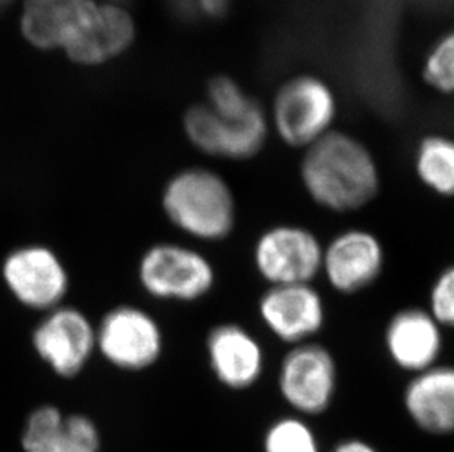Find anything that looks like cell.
<instances>
[{
    "label": "cell",
    "mask_w": 454,
    "mask_h": 452,
    "mask_svg": "<svg viewBox=\"0 0 454 452\" xmlns=\"http://www.w3.org/2000/svg\"><path fill=\"white\" fill-rule=\"evenodd\" d=\"M387 357L399 370L418 375L442 362L446 329L428 308L406 306L391 315L382 333Z\"/></svg>",
    "instance_id": "12"
},
{
    "label": "cell",
    "mask_w": 454,
    "mask_h": 452,
    "mask_svg": "<svg viewBox=\"0 0 454 452\" xmlns=\"http://www.w3.org/2000/svg\"><path fill=\"white\" fill-rule=\"evenodd\" d=\"M334 116V97L317 78L293 80L275 100V127L284 143L292 147L308 149L326 136Z\"/></svg>",
    "instance_id": "11"
},
{
    "label": "cell",
    "mask_w": 454,
    "mask_h": 452,
    "mask_svg": "<svg viewBox=\"0 0 454 452\" xmlns=\"http://www.w3.org/2000/svg\"><path fill=\"white\" fill-rule=\"evenodd\" d=\"M96 350L116 369L146 370L162 355V329L146 310L118 306L96 326Z\"/></svg>",
    "instance_id": "7"
},
{
    "label": "cell",
    "mask_w": 454,
    "mask_h": 452,
    "mask_svg": "<svg viewBox=\"0 0 454 452\" xmlns=\"http://www.w3.org/2000/svg\"><path fill=\"white\" fill-rule=\"evenodd\" d=\"M184 127L190 141L203 153L231 160L254 158L268 136L262 109L245 118H230L209 106H196L187 112Z\"/></svg>",
    "instance_id": "13"
},
{
    "label": "cell",
    "mask_w": 454,
    "mask_h": 452,
    "mask_svg": "<svg viewBox=\"0 0 454 452\" xmlns=\"http://www.w3.org/2000/svg\"><path fill=\"white\" fill-rule=\"evenodd\" d=\"M263 452H321L317 433L301 416L279 417L266 427Z\"/></svg>",
    "instance_id": "19"
},
{
    "label": "cell",
    "mask_w": 454,
    "mask_h": 452,
    "mask_svg": "<svg viewBox=\"0 0 454 452\" xmlns=\"http://www.w3.org/2000/svg\"><path fill=\"white\" fill-rule=\"evenodd\" d=\"M429 313L446 331H454V261L438 270L428 291Z\"/></svg>",
    "instance_id": "23"
},
{
    "label": "cell",
    "mask_w": 454,
    "mask_h": 452,
    "mask_svg": "<svg viewBox=\"0 0 454 452\" xmlns=\"http://www.w3.org/2000/svg\"><path fill=\"white\" fill-rule=\"evenodd\" d=\"M91 6L89 0H28L22 30L35 46H67Z\"/></svg>",
    "instance_id": "17"
},
{
    "label": "cell",
    "mask_w": 454,
    "mask_h": 452,
    "mask_svg": "<svg viewBox=\"0 0 454 452\" xmlns=\"http://www.w3.org/2000/svg\"><path fill=\"white\" fill-rule=\"evenodd\" d=\"M415 174L434 196L454 201V140L446 136H425L415 152Z\"/></svg>",
    "instance_id": "18"
},
{
    "label": "cell",
    "mask_w": 454,
    "mask_h": 452,
    "mask_svg": "<svg viewBox=\"0 0 454 452\" xmlns=\"http://www.w3.org/2000/svg\"><path fill=\"white\" fill-rule=\"evenodd\" d=\"M324 243L301 223H275L252 248L253 268L268 286L313 284L321 275Z\"/></svg>",
    "instance_id": "5"
},
{
    "label": "cell",
    "mask_w": 454,
    "mask_h": 452,
    "mask_svg": "<svg viewBox=\"0 0 454 452\" xmlns=\"http://www.w3.org/2000/svg\"><path fill=\"white\" fill-rule=\"evenodd\" d=\"M425 78L438 90L454 91V33L434 47L425 65Z\"/></svg>",
    "instance_id": "24"
},
{
    "label": "cell",
    "mask_w": 454,
    "mask_h": 452,
    "mask_svg": "<svg viewBox=\"0 0 454 452\" xmlns=\"http://www.w3.org/2000/svg\"><path fill=\"white\" fill-rule=\"evenodd\" d=\"M257 315L275 339L290 347L315 341L328 322L325 299L313 284L268 286Z\"/></svg>",
    "instance_id": "9"
},
{
    "label": "cell",
    "mask_w": 454,
    "mask_h": 452,
    "mask_svg": "<svg viewBox=\"0 0 454 452\" xmlns=\"http://www.w3.org/2000/svg\"><path fill=\"white\" fill-rule=\"evenodd\" d=\"M99 432L90 418L82 414L65 417L64 426L51 452H98Z\"/></svg>",
    "instance_id": "22"
},
{
    "label": "cell",
    "mask_w": 454,
    "mask_h": 452,
    "mask_svg": "<svg viewBox=\"0 0 454 452\" xmlns=\"http://www.w3.org/2000/svg\"><path fill=\"white\" fill-rule=\"evenodd\" d=\"M114 2H127V0H114Z\"/></svg>",
    "instance_id": "28"
},
{
    "label": "cell",
    "mask_w": 454,
    "mask_h": 452,
    "mask_svg": "<svg viewBox=\"0 0 454 452\" xmlns=\"http://www.w3.org/2000/svg\"><path fill=\"white\" fill-rule=\"evenodd\" d=\"M2 279L24 308L48 313L64 304L69 275L58 253L42 244H27L8 253Z\"/></svg>",
    "instance_id": "6"
},
{
    "label": "cell",
    "mask_w": 454,
    "mask_h": 452,
    "mask_svg": "<svg viewBox=\"0 0 454 452\" xmlns=\"http://www.w3.org/2000/svg\"><path fill=\"white\" fill-rule=\"evenodd\" d=\"M134 37L129 13L114 6H91L82 27L67 44L69 56L82 64H100L124 51Z\"/></svg>",
    "instance_id": "16"
},
{
    "label": "cell",
    "mask_w": 454,
    "mask_h": 452,
    "mask_svg": "<svg viewBox=\"0 0 454 452\" xmlns=\"http://www.w3.org/2000/svg\"><path fill=\"white\" fill-rule=\"evenodd\" d=\"M205 350L210 371L223 388L241 393L261 382L265 350L259 338L243 324H215L206 335Z\"/></svg>",
    "instance_id": "14"
},
{
    "label": "cell",
    "mask_w": 454,
    "mask_h": 452,
    "mask_svg": "<svg viewBox=\"0 0 454 452\" xmlns=\"http://www.w3.org/2000/svg\"><path fill=\"white\" fill-rule=\"evenodd\" d=\"M340 367L334 353L321 342L293 346L277 370V388L297 416H321L339 393Z\"/></svg>",
    "instance_id": "4"
},
{
    "label": "cell",
    "mask_w": 454,
    "mask_h": 452,
    "mask_svg": "<svg viewBox=\"0 0 454 452\" xmlns=\"http://www.w3.org/2000/svg\"><path fill=\"white\" fill-rule=\"evenodd\" d=\"M162 209L176 230L203 243L230 238L239 221L231 185L207 168H189L172 176L163 188Z\"/></svg>",
    "instance_id": "2"
},
{
    "label": "cell",
    "mask_w": 454,
    "mask_h": 452,
    "mask_svg": "<svg viewBox=\"0 0 454 452\" xmlns=\"http://www.w3.org/2000/svg\"><path fill=\"white\" fill-rule=\"evenodd\" d=\"M210 109L219 115L245 118L261 109L254 100L247 97L240 87L230 78L218 77L209 86Z\"/></svg>",
    "instance_id": "21"
},
{
    "label": "cell",
    "mask_w": 454,
    "mask_h": 452,
    "mask_svg": "<svg viewBox=\"0 0 454 452\" xmlns=\"http://www.w3.org/2000/svg\"><path fill=\"white\" fill-rule=\"evenodd\" d=\"M386 265V247L372 230L348 228L324 244L321 275L337 294L369 290L382 277Z\"/></svg>",
    "instance_id": "8"
},
{
    "label": "cell",
    "mask_w": 454,
    "mask_h": 452,
    "mask_svg": "<svg viewBox=\"0 0 454 452\" xmlns=\"http://www.w3.org/2000/svg\"><path fill=\"white\" fill-rule=\"evenodd\" d=\"M407 417L429 435L454 433V362H438L411 376L403 389Z\"/></svg>",
    "instance_id": "15"
},
{
    "label": "cell",
    "mask_w": 454,
    "mask_h": 452,
    "mask_svg": "<svg viewBox=\"0 0 454 452\" xmlns=\"http://www.w3.org/2000/svg\"><path fill=\"white\" fill-rule=\"evenodd\" d=\"M33 348L55 375L71 379L80 375L96 350V326L80 310L59 306L44 313L33 332Z\"/></svg>",
    "instance_id": "10"
},
{
    "label": "cell",
    "mask_w": 454,
    "mask_h": 452,
    "mask_svg": "<svg viewBox=\"0 0 454 452\" xmlns=\"http://www.w3.org/2000/svg\"><path fill=\"white\" fill-rule=\"evenodd\" d=\"M138 281L154 299L194 303L216 285L209 257L185 244L159 243L147 248L138 263Z\"/></svg>",
    "instance_id": "3"
},
{
    "label": "cell",
    "mask_w": 454,
    "mask_h": 452,
    "mask_svg": "<svg viewBox=\"0 0 454 452\" xmlns=\"http://www.w3.org/2000/svg\"><path fill=\"white\" fill-rule=\"evenodd\" d=\"M176 17L185 21L216 19L227 13L230 0H168Z\"/></svg>",
    "instance_id": "25"
},
{
    "label": "cell",
    "mask_w": 454,
    "mask_h": 452,
    "mask_svg": "<svg viewBox=\"0 0 454 452\" xmlns=\"http://www.w3.org/2000/svg\"><path fill=\"white\" fill-rule=\"evenodd\" d=\"M11 2H12V0H0V11L6 8Z\"/></svg>",
    "instance_id": "27"
},
{
    "label": "cell",
    "mask_w": 454,
    "mask_h": 452,
    "mask_svg": "<svg viewBox=\"0 0 454 452\" xmlns=\"http://www.w3.org/2000/svg\"><path fill=\"white\" fill-rule=\"evenodd\" d=\"M331 452H380L372 444L359 438H348V440H340Z\"/></svg>",
    "instance_id": "26"
},
{
    "label": "cell",
    "mask_w": 454,
    "mask_h": 452,
    "mask_svg": "<svg viewBox=\"0 0 454 452\" xmlns=\"http://www.w3.org/2000/svg\"><path fill=\"white\" fill-rule=\"evenodd\" d=\"M299 172L306 196L331 214L364 209L381 191L375 159L348 134L328 133L309 145Z\"/></svg>",
    "instance_id": "1"
},
{
    "label": "cell",
    "mask_w": 454,
    "mask_h": 452,
    "mask_svg": "<svg viewBox=\"0 0 454 452\" xmlns=\"http://www.w3.org/2000/svg\"><path fill=\"white\" fill-rule=\"evenodd\" d=\"M65 416L53 406H43L35 409L27 420L22 435V445L26 452H51L62 426Z\"/></svg>",
    "instance_id": "20"
}]
</instances>
